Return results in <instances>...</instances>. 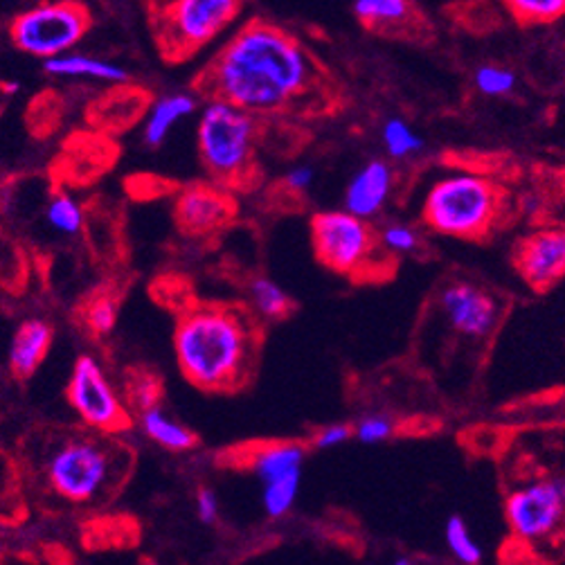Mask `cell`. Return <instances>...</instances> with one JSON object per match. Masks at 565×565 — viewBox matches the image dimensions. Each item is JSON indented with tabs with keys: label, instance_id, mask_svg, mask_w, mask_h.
<instances>
[{
	"label": "cell",
	"instance_id": "obj_20",
	"mask_svg": "<svg viewBox=\"0 0 565 565\" xmlns=\"http://www.w3.org/2000/svg\"><path fill=\"white\" fill-rule=\"evenodd\" d=\"M82 324L95 335L106 338L118 324L120 318V300L116 294L110 291H95L90 298L84 300L79 311Z\"/></svg>",
	"mask_w": 565,
	"mask_h": 565
},
{
	"label": "cell",
	"instance_id": "obj_10",
	"mask_svg": "<svg viewBox=\"0 0 565 565\" xmlns=\"http://www.w3.org/2000/svg\"><path fill=\"white\" fill-rule=\"evenodd\" d=\"M504 516L512 534L525 543L550 539L565 519V478H545L512 491Z\"/></svg>",
	"mask_w": 565,
	"mask_h": 565
},
{
	"label": "cell",
	"instance_id": "obj_3",
	"mask_svg": "<svg viewBox=\"0 0 565 565\" xmlns=\"http://www.w3.org/2000/svg\"><path fill=\"white\" fill-rule=\"evenodd\" d=\"M116 437L93 428L45 437L39 460L45 489L71 504H99L116 495L134 467V454Z\"/></svg>",
	"mask_w": 565,
	"mask_h": 565
},
{
	"label": "cell",
	"instance_id": "obj_11",
	"mask_svg": "<svg viewBox=\"0 0 565 565\" xmlns=\"http://www.w3.org/2000/svg\"><path fill=\"white\" fill-rule=\"evenodd\" d=\"M237 214L233 190L221 183H194L181 190L174 205L179 228L190 237H210L223 231Z\"/></svg>",
	"mask_w": 565,
	"mask_h": 565
},
{
	"label": "cell",
	"instance_id": "obj_27",
	"mask_svg": "<svg viewBox=\"0 0 565 565\" xmlns=\"http://www.w3.org/2000/svg\"><path fill=\"white\" fill-rule=\"evenodd\" d=\"M444 536H446V545L448 552L454 554L460 563H480L482 561V547L478 545V541L471 536L469 525L465 523L462 516H450L446 527H444Z\"/></svg>",
	"mask_w": 565,
	"mask_h": 565
},
{
	"label": "cell",
	"instance_id": "obj_4",
	"mask_svg": "<svg viewBox=\"0 0 565 565\" xmlns=\"http://www.w3.org/2000/svg\"><path fill=\"white\" fill-rule=\"evenodd\" d=\"M259 116L225 99H207L199 120V153L212 181L242 190L257 177Z\"/></svg>",
	"mask_w": 565,
	"mask_h": 565
},
{
	"label": "cell",
	"instance_id": "obj_9",
	"mask_svg": "<svg viewBox=\"0 0 565 565\" xmlns=\"http://www.w3.org/2000/svg\"><path fill=\"white\" fill-rule=\"evenodd\" d=\"M66 394L79 419L97 433L120 435L134 424L125 394L113 385L95 356H79L75 361Z\"/></svg>",
	"mask_w": 565,
	"mask_h": 565
},
{
	"label": "cell",
	"instance_id": "obj_16",
	"mask_svg": "<svg viewBox=\"0 0 565 565\" xmlns=\"http://www.w3.org/2000/svg\"><path fill=\"white\" fill-rule=\"evenodd\" d=\"M52 327L43 320H25L12 335L10 370L17 379H30L52 348Z\"/></svg>",
	"mask_w": 565,
	"mask_h": 565
},
{
	"label": "cell",
	"instance_id": "obj_19",
	"mask_svg": "<svg viewBox=\"0 0 565 565\" xmlns=\"http://www.w3.org/2000/svg\"><path fill=\"white\" fill-rule=\"evenodd\" d=\"M138 422H140L142 433L151 441H156L158 446H162L167 450H174V454L192 450L199 444L196 435L188 426L179 424L174 417H169L167 413H162L160 406L140 413Z\"/></svg>",
	"mask_w": 565,
	"mask_h": 565
},
{
	"label": "cell",
	"instance_id": "obj_25",
	"mask_svg": "<svg viewBox=\"0 0 565 565\" xmlns=\"http://www.w3.org/2000/svg\"><path fill=\"white\" fill-rule=\"evenodd\" d=\"M300 480H302V471L298 473H289L285 478H277L270 482H264V495H262V504L270 519H279L291 512V507L298 498L300 491Z\"/></svg>",
	"mask_w": 565,
	"mask_h": 565
},
{
	"label": "cell",
	"instance_id": "obj_14",
	"mask_svg": "<svg viewBox=\"0 0 565 565\" xmlns=\"http://www.w3.org/2000/svg\"><path fill=\"white\" fill-rule=\"evenodd\" d=\"M392 181L394 177L387 162L372 160L363 164L348 185L345 210L363 218L379 214L392 192Z\"/></svg>",
	"mask_w": 565,
	"mask_h": 565
},
{
	"label": "cell",
	"instance_id": "obj_24",
	"mask_svg": "<svg viewBox=\"0 0 565 565\" xmlns=\"http://www.w3.org/2000/svg\"><path fill=\"white\" fill-rule=\"evenodd\" d=\"M125 402L131 413L140 415L149 408L160 406L162 399V381L153 372H131L125 383Z\"/></svg>",
	"mask_w": 565,
	"mask_h": 565
},
{
	"label": "cell",
	"instance_id": "obj_8",
	"mask_svg": "<svg viewBox=\"0 0 565 565\" xmlns=\"http://www.w3.org/2000/svg\"><path fill=\"white\" fill-rule=\"evenodd\" d=\"M311 242L316 257L341 275H367L379 253V237L367 218L348 210L320 212L311 218Z\"/></svg>",
	"mask_w": 565,
	"mask_h": 565
},
{
	"label": "cell",
	"instance_id": "obj_7",
	"mask_svg": "<svg viewBox=\"0 0 565 565\" xmlns=\"http://www.w3.org/2000/svg\"><path fill=\"white\" fill-rule=\"evenodd\" d=\"M90 25V12L79 0H45L12 21L10 36L21 52L45 62L79 45Z\"/></svg>",
	"mask_w": 565,
	"mask_h": 565
},
{
	"label": "cell",
	"instance_id": "obj_23",
	"mask_svg": "<svg viewBox=\"0 0 565 565\" xmlns=\"http://www.w3.org/2000/svg\"><path fill=\"white\" fill-rule=\"evenodd\" d=\"M45 218H47V223L52 225L56 233L66 235V237L79 235L84 231V223H86L82 203H77L66 192H56L50 199V203L45 207Z\"/></svg>",
	"mask_w": 565,
	"mask_h": 565
},
{
	"label": "cell",
	"instance_id": "obj_15",
	"mask_svg": "<svg viewBox=\"0 0 565 565\" xmlns=\"http://www.w3.org/2000/svg\"><path fill=\"white\" fill-rule=\"evenodd\" d=\"M307 448L300 441H266L248 448L244 467H248L262 482L285 478L302 471Z\"/></svg>",
	"mask_w": 565,
	"mask_h": 565
},
{
	"label": "cell",
	"instance_id": "obj_31",
	"mask_svg": "<svg viewBox=\"0 0 565 565\" xmlns=\"http://www.w3.org/2000/svg\"><path fill=\"white\" fill-rule=\"evenodd\" d=\"M381 244L390 253H411V250L417 248L419 239H417V233L411 228V225L392 223L381 233Z\"/></svg>",
	"mask_w": 565,
	"mask_h": 565
},
{
	"label": "cell",
	"instance_id": "obj_30",
	"mask_svg": "<svg viewBox=\"0 0 565 565\" xmlns=\"http://www.w3.org/2000/svg\"><path fill=\"white\" fill-rule=\"evenodd\" d=\"M392 433H394V422L383 415L363 417L354 428V437L363 444H381V441L390 439Z\"/></svg>",
	"mask_w": 565,
	"mask_h": 565
},
{
	"label": "cell",
	"instance_id": "obj_22",
	"mask_svg": "<svg viewBox=\"0 0 565 565\" xmlns=\"http://www.w3.org/2000/svg\"><path fill=\"white\" fill-rule=\"evenodd\" d=\"M354 14L367 28H392L411 17V3L408 0H354Z\"/></svg>",
	"mask_w": 565,
	"mask_h": 565
},
{
	"label": "cell",
	"instance_id": "obj_5",
	"mask_svg": "<svg viewBox=\"0 0 565 565\" xmlns=\"http://www.w3.org/2000/svg\"><path fill=\"white\" fill-rule=\"evenodd\" d=\"M242 0H151L153 41L167 62H185L228 30Z\"/></svg>",
	"mask_w": 565,
	"mask_h": 565
},
{
	"label": "cell",
	"instance_id": "obj_6",
	"mask_svg": "<svg viewBox=\"0 0 565 565\" xmlns=\"http://www.w3.org/2000/svg\"><path fill=\"white\" fill-rule=\"evenodd\" d=\"M498 188L476 174H456L437 181L424 203V216L433 231L473 239L484 235L498 214Z\"/></svg>",
	"mask_w": 565,
	"mask_h": 565
},
{
	"label": "cell",
	"instance_id": "obj_29",
	"mask_svg": "<svg viewBox=\"0 0 565 565\" xmlns=\"http://www.w3.org/2000/svg\"><path fill=\"white\" fill-rule=\"evenodd\" d=\"M514 86H516V75L507 68L482 66L476 73V88L487 97L507 95L510 90H514Z\"/></svg>",
	"mask_w": 565,
	"mask_h": 565
},
{
	"label": "cell",
	"instance_id": "obj_26",
	"mask_svg": "<svg viewBox=\"0 0 565 565\" xmlns=\"http://www.w3.org/2000/svg\"><path fill=\"white\" fill-rule=\"evenodd\" d=\"M381 138L392 158H408L424 147L422 136L402 118H390L383 125Z\"/></svg>",
	"mask_w": 565,
	"mask_h": 565
},
{
	"label": "cell",
	"instance_id": "obj_13",
	"mask_svg": "<svg viewBox=\"0 0 565 565\" xmlns=\"http://www.w3.org/2000/svg\"><path fill=\"white\" fill-rule=\"evenodd\" d=\"M441 309L450 327L473 338L487 335L498 322V302L471 285H454L444 289Z\"/></svg>",
	"mask_w": 565,
	"mask_h": 565
},
{
	"label": "cell",
	"instance_id": "obj_1",
	"mask_svg": "<svg viewBox=\"0 0 565 565\" xmlns=\"http://www.w3.org/2000/svg\"><path fill=\"white\" fill-rule=\"evenodd\" d=\"M194 86L207 99L273 118L298 110L316 93L318 66L291 32L255 19L225 41Z\"/></svg>",
	"mask_w": 565,
	"mask_h": 565
},
{
	"label": "cell",
	"instance_id": "obj_28",
	"mask_svg": "<svg viewBox=\"0 0 565 565\" xmlns=\"http://www.w3.org/2000/svg\"><path fill=\"white\" fill-rule=\"evenodd\" d=\"M521 23H554L565 17V0H504Z\"/></svg>",
	"mask_w": 565,
	"mask_h": 565
},
{
	"label": "cell",
	"instance_id": "obj_12",
	"mask_svg": "<svg viewBox=\"0 0 565 565\" xmlns=\"http://www.w3.org/2000/svg\"><path fill=\"white\" fill-rule=\"evenodd\" d=\"M516 268L536 291H547L565 275V231H541L521 242Z\"/></svg>",
	"mask_w": 565,
	"mask_h": 565
},
{
	"label": "cell",
	"instance_id": "obj_32",
	"mask_svg": "<svg viewBox=\"0 0 565 565\" xmlns=\"http://www.w3.org/2000/svg\"><path fill=\"white\" fill-rule=\"evenodd\" d=\"M352 435H354V428L350 424H331L318 430V435L313 437V444L316 448H333V446L345 444Z\"/></svg>",
	"mask_w": 565,
	"mask_h": 565
},
{
	"label": "cell",
	"instance_id": "obj_18",
	"mask_svg": "<svg viewBox=\"0 0 565 565\" xmlns=\"http://www.w3.org/2000/svg\"><path fill=\"white\" fill-rule=\"evenodd\" d=\"M196 110V97L188 93H172L153 102L142 127V140L147 147H160L172 129L190 118Z\"/></svg>",
	"mask_w": 565,
	"mask_h": 565
},
{
	"label": "cell",
	"instance_id": "obj_34",
	"mask_svg": "<svg viewBox=\"0 0 565 565\" xmlns=\"http://www.w3.org/2000/svg\"><path fill=\"white\" fill-rule=\"evenodd\" d=\"M313 179H316L313 167H309V164H298V167L289 169V174H287L285 183H287V188H289L291 192L302 194V192H307V190L313 185Z\"/></svg>",
	"mask_w": 565,
	"mask_h": 565
},
{
	"label": "cell",
	"instance_id": "obj_36",
	"mask_svg": "<svg viewBox=\"0 0 565 565\" xmlns=\"http://www.w3.org/2000/svg\"><path fill=\"white\" fill-rule=\"evenodd\" d=\"M397 563H399V565H408V563H411V558H406V556H402V558H397Z\"/></svg>",
	"mask_w": 565,
	"mask_h": 565
},
{
	"label": "cell",
	"instance_id": "obj_35",
	"mask_svg": "<svg viewBox=\"0 0 565 565\" xmlns=\"http://www.w3.org/2000/svg\"><path fill=\"white\" fill-rule=\"evenodd\" d=\"M3 90H6V95H14V93L19 90V82H8V84L3 86Z\"/></svg>",
	"mask_w": 565,
	"mask_h": 565
},
{
	"label": "cell",
	"instance_id": "obj_33",
	"mask_svg": "<svg viewBox=\"0 0 565 565\" xmlns=\"http://www.w3.org/2000/svg\"><path fill=\"white\" fill-rule=\"evenodd\" d=\"M196 516L201 523H214L218 519V500L212 489H199L196 493Z\"/></svg>",
	"mask_w": 565,
	"mask_h": 565
},
{
	"label": "cell",
	"instance_id": "obj_2",
	"mask_svg": "<svg viewBox=\"0 0 565 565\" xmlns=\"http://www.w3.org/2000/svg\"><path fill=\"white\" fill-rule=\"evenodd\" d=\"M262 329L239 305H194L177 322L174 352L183 376L203 392H237L257 370Z\"/></svg>",
	"mask_w": 565,
	"mask_h": 565
},
{
	"label": "cell",
	"instance_id": "obj_21",
	"mask_svg": "<svg viewBox=\"0 0 565 565\" xmlns=\"http://www.w3.org/2000/svg\"><path fill=\"white\" fill-rule=\"evenodd\" d=\"M248 296L257 316L266 320H281L294 311V300L268 277H255L248 285Z\"/></svg>",
	"mask_w": 565,
	"mask_h": 565
},
{
	"label": "cell",
	"instance_id": "obj_17",
	"mask_svg": "<svg viewBox=\"0 0 565 565\" xmlns=\"http://www.w3.org/2000/svg\"><path fill=\"white\" fill-rule=\"evenodd\" d=\"M43 68L52 77H68V79H95L122 86L129 82V75L122 66L97 60V56L79 54V52H66L60 56H52V60L43 62Z\"/></svg>",
	"mask_w": 565,
	"mask_h": 565
}]
</instances>
